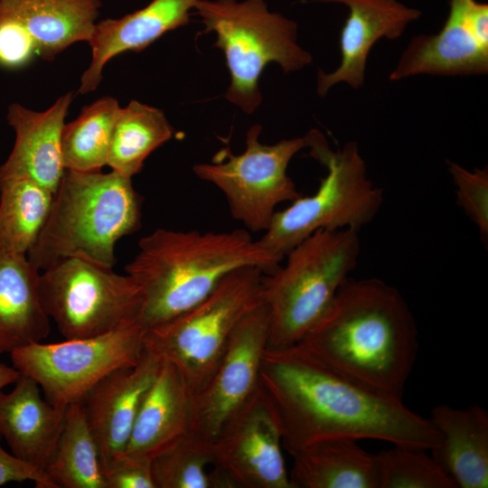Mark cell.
Returning a JSON list of instances; mask_svg holds the SVG:
<instances>
[{
    "instance_id": "cell-1",
    "label": "cell",
    "mask_w": 488,
    "mask_h": 488,
    "mask_svg": "<svg viewBox=\"0 0 488 488\" xmlns=\"http://www.w3.org/2000/svg\"><path fill=\"white\" fill-rule=\"evenodd\" d=\"M260 382L277 417L283 448L293 456L335 438L374 439L431 451L439 435L402 399L372 390L299 344L265 349Z\"/></svg>"
},
{
    "instance_id": "cell-2",
    "label": "cell",
    "mask_w": 488,
    "mask_h": 488,
    "mask_svg": "<svg viewBox=\"0 0 488 488\" xmlns=\"http://www.w3.org/2000/svg\"><path fill=\"white\" fill-rule=\"evenodd\" d=\"M297 344L354 381L402 399L418 332L396 287L379 278L348 277Z\"/></svg>"
},
{
    "instance_id": "cell-3",
    "label": "cell",
    "mask_w": 488,
    "mask_h": 488,
    "mask_svg": "<svg viewBox=\"0 0 488 488\" xmlns=\"http://www.w3.org/2000/svg\"><path fill=\"white\" fill-rule=\"evenodd\" d=\"M280 263L245 230L157 229L139 240L126 272L141 288L139 321L146 329L193 307L238 268L254 267L268 275Z\"/></svg>"
},
{
    "instance_id": "cell-4",
    "label": "cell",
    "mask_w": 488,
    "mask_h": 488,
    "mask_svg": "<svg viewBox=\"0 0 488 488\" xmlns=\"http://www.w3.org/2000/svg\"><path fill=\"white\" fill-rule=\"evenodd\" d=\"M141 203L131 178L65 169L27 258L39 270L70 257L113 267L117 241L140 227Z\"/></svg>"
},
{
    "instance_id": "cell-5",
    "label": "cell",
    "mask_w": 488,
    "mask_h": 488,
    "mask_svg": "<svg viewBox=\"0 0 488 488\" xmlns=\"http://www.w3.org/2000/svg\"><path fill=\"white\" fill-rule=\"evenodd\" d=\"M360 253L358 231L320 230L294 247L285 265L264 275L261 299L269 313L267 347L301 341L356 267Z\"/></svg>"
},
{
    "instance_id": "cell-6",
    "label": "cell",
    "mask_w": 488,
    "mask_h": 488,
    "mask_svg": "<svg viewBox=\"0 0 488 488\" xmlns=\"http://www.w3.org/2000/svg\"><path fill=\"white\" fill-rule=\"evenodd\" d=\"M309 155L326 168L316 192L301 195L277 211L258 242L281 261L305 239L320 230L350 229L359 232L377 216L383 191L367 175L355 142L332 150L318 129L306 135Z\"/></svg>"
},
{
    "instance_id": "cell-7",
    "label": "cell",
    "mask_w": 488,
    "mask_h": 488,
    "mask_svg": "<svg viewBox=\"0 0 488 488\" xmlns=\"http://www.w3.org/2000/svg\"><path fill=\"white\" fill-rule=\"evenodd\" d=\"M202 33H214L230 76L224 98L252 114L261 103L259 78L277 63L285 73L304 69L312 55L297 42L295 21L271 12L264 0H199Z\"/></svg>"
},
{
    "instance_id": "cell-8",
    "label": "cell",
    "mask_w": 488,
    "mask_h": 488,
    "mask_svg": "<svg viewBox=\"0 0 488 488\" xmlns=\"http://www.w3.org/2000/svg\"><path fill=\"white\" fill-rule=\"evenodd\" d=\"M264 275L254 267L230 272L193 307L145 329V349L175 366L197 395L216 371L238 323L262 301Z\"/></svg>"
},
{
    "instance_id": "cell-9",
    "label": "cell",
    "mask_w": 488,
    "mask_h": 488,
    "mask_svg": "<svg viewBox=\"0 0 488 488\" xmlns=\"http://www.w3.org/2000/svg\"><path fill=\"white\" fill-rule=\"evenodd\" d=\"M39 291L46 314L67 340L99 336L139 321L143 305L141 288L129 275L82 257L42 270Z\"/></svg>"
},
{
    "instance_id": "cell-10",
    "label": "cell",
    "mask_w": 488,
    "mask_h": 488,
    "mask_svg": "<svg viewBox=\"0 0 488 488\" xmlns=\"http://www.w3.org/2000/svg\"><path fill=\"white\" fill-rule=\"evenodd\" d=\"M145 328L139 321L110 333L60 343H33L10 357L21 374L33 379L52 405L67 408L83 401L109 372L138 362L144 350Z\"/></svg>"
},
{
    "instance_id": "cell-11",
    "label": "cell",
    "mask_w": 488,
    "mask_h": 488,
    "mask_svg": "<svg viewBox=\"0 0 488 488\" xmlns=\"http://www.w3.org/2000/svg\"><path fill=\"white\" fill-rule=\"evenodd\" d=\"M262 127L253 125L246 136V150L233 155L222 149L211 163L193 165V173L225 195L231 216L251 231H265L278 204L302 194L287 174L291 159L307 147L305 136L274 145L259 141Z\"/></svg>"
},
{
    "instance_id": "cell-12",
    "label": "cell",
    "mask_w": 488,
    "mask_h": 488,
    "mask_svg": "<svg viewBox=\"0 0 488 488\" xmlns=\"http://www.w3.org/2000/svg\"><path fill=\"white\" fill-rule=\"evenodd\" d=\"M269 313L262 301L238 323L206 386L194 396L191 430L213 441L260 386Z\"/></svg>"
},
{
    "instance_id": "cell-13",
    "label": "cell",
    "mask_w": 488,
    "mask_h": 488,
    "mask_svg": "<svg viewBox=\"0 0 488 488\" xmlns=\"http://www.w3.org/2000/svg\"><path fill=\"white\" fill-rule=\"evenodd\" d=\"M215 466L234 488H292L275 408L261 383L213 440Z\"/></svg>"
},
{
    "instance_id": "cell-14",
    "label": "cell",
    "mask_w": 488,
    "mask_h": 488,
    "mask_svg": "<svg viewBox=\"0 0 488 488\" xmlns=\"http://www.w3.org/2000/svg\"><path fill=\"white\" fill-rule=\"evenodd\" d=\"M487 71L488 5L450 0L441 30L413 37L389 78L397 81L417 75L458 77Z\"/></svg>"
},
{
    "instance_id": "cell-15",
    "label": "cell",
    "mask_w": 488,
    "mask_h": 488,
    "mask_svg": "<svg viewBox=\"0 0 488 488\" xmlns=\"http://www.w3.org/2000/svg\"><path fill=\"white\" fill-rule=\"evenodd\" d=\"M161 364L158 357L145 349L136 364L109 372L83 399L103 469L124 454L141 402Z\"/></svg>"
},
{
    "instance_id": "cell-16",
    "label": "cell",
    "mask_w": 488,
    "mask_h": 488,
    "mask_svg": "<svg viewBox=\"0 0 488 488\" xmlns=\"http://www.w3.org/2000/svg\"><path fill=\"white\" fill-rule=\"evenodd\" d=\"M341 4L349 10L341 30V61L331 72L318 70L316 92L324 97L335 85L345 83L358 89L364 84L366 64L374 44L381 39L399 38L421 11L399 0H318Z\"/></svg>"
},
{
    "instance_id": "cell-17",
    "label": "cell",
    "mask_w": 488,
    "mask_h": 488,
    "mask_svg": "<svg viewBox=\"0 0 488 488\" xmlns=\"http://www.w3.org/2000/svg\"><path fill=\"white\" fill-rule=\"evenodd\" d=\"M72 99V92H67L41 112L19 103L9 105L6 119L15 140L0 166V179L28 178L52 192L56 191L65 170L61 133Z\"/></svg>"
},
{
    "instance_id": "cell-18",
    "label": "cell",
    "mask_w": 488,
    "mask_h": 488,
    "mask_svg": "<svg viewBox=\"0 0 488 488\" xmlns=\"http://www.w3.org/2000/svg\"><path fill=\"white\" fill-rule=\"evenodd\" d=\"M199 0H152L145 7L119 18L96 23L89 41L91 60L80 78L78 92L94 91L103 78V69L125 52H141L162 35L190 22Z\"/></svg>"
},
{
    "instance_id": "cell-19",
    "label": "cell",
    "mask_w": 488,
    "mask_h": 488,
    "mask_svg": "<svg viewBox=\"0 0 488 488\" xmlns=\"http://www.w3.org/2000/svg\"><path fill=\"white\" fill-rule=\"evenodd\" d=\"M66 408L42 399L39 384L21 374L12 391L0 390V436L12 454L45 472L54 453Z\"/></svg>"
},
{
    "instance_id": "cell-20",
    "label": "cell",
    "mask_w": 488,
    "mask_h": 488,
    "mask_svg": "<svg viewBox=\"0 0 488 488\" xmlns=\"http://www.w3.org/2000/svg\"><path fill=\"white\" fill-rule=\"evenodd\" d=\"M194 394L180 371L162 361L139 407L125 455L151 461L191 430Z\"/></svg>"
},
{
    "instance_id": "cell-21",
    "label": "cell",
    "mask_w": 488,
    "mask_h": 488,
    "mask_svg": "<svg viewBox=\"0 0 488 488\" xmlns=\"http://www.w3.org/2000/svg\"><path fill=\"white\" fill-rule=\"evenodd\" d=\"M439 435L431 455L460 488L488 486V412L478 404L465 408L435 406L429 418Z\"/></svg>"
},
{
    "instance_id": "cell-22",
    "label": "cell",
    "mask_w": 488,
    "mask_h": 488,
    "mask_svg": "<svg viewBox=\"0 0 488 488\" xmlns=\"http://www.w3.org/2000/svg\"><path fill=\"white\" fill-rule=\"evenodd\" d=\"M100 6V0H0V19L22 25L37 55L50 61L76 42H89Z\"/></svg>"
},
{
    "instance_id": "cell-23",
    "label": "cell",
    "mask_w": 488,
    "mask_h": 488,
    "mask_svg": "<svg viewBox=\"0 0 488 488\" xmlns=\"http://www.w3.org/2000/svg\"><path fill=\"white\" fill-rule=\"evenodd\" d=\"M40 270L26 255L0 252V354L44 340L50 317L40 297Z\"/></svg>"
},
{
    "instance_id": "cell-24",
    "label": "cell",
    "mask_w": 488,
    "mask_h": 488,
    "mask_svg": "<svg viewBox=\"0 0 488 488\" xmlns=\"http://www.w3.org/2000/svg\"><path fill=\"white\" fill-rule=\"evenodd\" d=\"M292 457V488H380L376 455L365 451L358 440L321 441Z\"/></svg>"
},
{
    "instance_id": "cell-25",
    "label": "cell",
    "mask_w": 488,
    "mask_h": 488,
    "mask_svg": "<svg viewBox=\"0 0 488 488\" xmlns=\"http://www.w3.org/2000/svg\"><path fill=\"white\" fill-rule=\"evenodd\" d=\"M45 472L58 488H107L83 401L66 408L63 427Z\"/></svg>"
},
{
    "instance_id": "cell-26",
    "label": "cell",
    "mask_w": 488,
    "mask_h": 488,
    "mask_svg": "<svg viewBox=\"0 0 488 488\" xmlns=\"http://www.w3.org/2000/svg\"><path fill=\"white\" fill-rule=\"evenodd\" d=\"M174 133L161 109L133 99L119 108L117 114L107 165L132 178L142 170L147 156L170 140Z\"/></svg>"
},
{
    "instance_id": "cell-27",
    "label": "cell",
    "mask_w": 488,
    "mask_h": 488,
    "mask_svg": "<svg viewBox=\"0 0 488 488\" xmlns=\"http://www.w3.org/2000/svg\"><path fill=\"white\" fill-rule=\"evenodd\" d=\"M53 192L23 177L0 179V252L26 255L51 211Z\"/></svg>"
},
{
    "instance_id": "cell-28",
    "label": "cell",
    "mask_w": 488,
    "mask_h": 488,
    "mask_svg": "<svg viewBox=\"0 0 488 488\" xmlns=\"http://www.w3.org/2000/svg\"><path fill=\"white\" fill-rule=\"evenodd\" d=\"M155 488H234L215 466L213 441L189 430L151 460Z\"/></svg>"
},
{
    "instance_id": "cell-29",
    "label": "cell",
    "mask_w": 488,
    "mask_h": 488,
    "mask_svg": "<svg viewBox=\"0 0 488 488\" xmlns=\"http://www.w3.org/2000/svg\"><path fill=\"white\" fill-rule=\"evenodd\" d=\"M112 97H102L82 108L65 124L61 133V155L65 169L97 172L107 165L112 130L119 109Z\"/></svg>"
},
{
    "instance_id": "cell-30",
    "label": "cell",
    "mask_w": 488,
    "mask_h": 488,
    "mask_svg": "<svg viewBox=\"0 0 488 488\" xmlns=\"http://www.w3.org/2000/svg\"><path fill=\"white\" fill-rule=\"evenodd\" d=\"M427 450L393 445L376 455L380 488H457Z\"/></svg>"
},
{
    "instance_id": "cell-31",
    "label": "cell",
    "mask_w": 488,
    "mask_h": 488,
    "mask_svg": "<svg viewBox=\"0 0 488 488\" xmlns=\"http://www.w3.org/2000/svg\"><path fill=\"white\" fill-rule=\"evenodd\" d=\"M448 172L456 187V202L476 226L483 244L488 239V170L487 166L467 170L447 161Z\"/></svg>"
},
{
    "instance_id": "cell-32",
    "label": "cell",
    "mask_w": 488,
    "mask_h": 488,
    "mask_svg": "<svg viewBox=\"0 0 488 488\" xmlns=\"http://www.w3.org/2000/svg\"><path fill=\"white\" fill-rule=\"evenodd\" d=\"M34 54L35 43L25 29L14 20L0 19V67H23Z\"/></svg>"
},
{
    "instance_id": "cell-33",
    "label": "cell",
    "mask_w": 488,
    "mask_h": 488,
    "mask_svg": "<svg viewBox=\"0 0 488 488\" xmlns=\"http://www.w3.org/2000/svg\"><path fill=\"white\" fill-rule=\"evenodd\" d=\"M103 471L107 488H155L148 460L123 454Z\"/></svg>"
},
{
    "instance_id": "cell-34",
    "label": "cell",
    "mask_w": 488,
    "mask_h": 488,
    "mask_svg": "<svg viewBox=\"0 0 488 488\" xmlns=\"http://www.w3.org/2000/svg\"><path fill=\"white\" fill-rule=\"evenodd\" d=\"M23 481H32L37 488H58L46 472L23 462L5 451L0 444V486Z\"/></svg>"
},
{
    "instance_id": "cell-35",
    "label": "cell",
    "mask_w": 488,
    "mask_h": 488,
    "mask_svg": "<svg viewBox=\"0 0 488 488\" xmlns=\"http://www.w3.org/2000/svg\"><path fill=\"white\" fill-rule=\"evenodd\" d=\"M21 373L14 368L0 362V390L9 384L14 383Z\"/></svg>"
}]
</instances>
